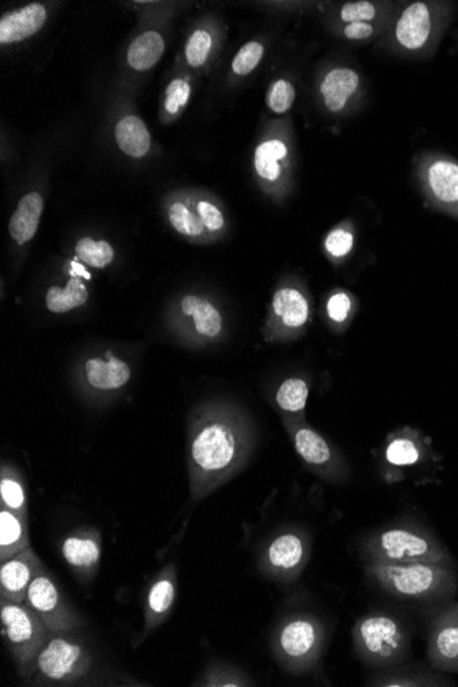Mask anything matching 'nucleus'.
<instances>
[{
    "mask_svg": "<svg viewBox=\"0 0 458 687\" xmlns=\"http://www.w3.org/2000/svg\"><path fill=\"white\" fill-rule=\"evenodd\" d=\"M417 176L431 202L458 216L457 161L441 154H423L417 161Z\"/></svg>",
    "mask_w": 458,
    "mask_h": 687,
    "instance_id": "nucleus-13",
    "label": "nucleus"
},
{
    "mask_svg": "<svg viewBox=\"0 0 458 687\" xmlns=\"http://www.w3.org/2000/svg\"><path fill=\"white\" fill-rule=\"evenodd\" d=\"M309 397V386L301 378H288L276 391L275 401L280 411L288 415H299L304 412Z\"/></svg>",
    "mask_w": 458,
    "mask_h": 687,
    "instance_id": "nucleus-32",
    "label": "nucleus"
},
{
    "mask_svg": "<svg viewBox=\"0 0 458 687\" xmlns=\"http://www.w3.org/2000/svg\"><path fill=\"white\" fill-rule=\"evenodd\" d=\"M437 608L428 630V664L443 674H458V601Z\"/></svg>",
    "mask_w": 458,
    "mask_h": 687,
    "instance_id": "nucleus-14",
    "label": "nucleus"
},
{
    "mask_svg": "<svg viewBox=\"0 0 458 687\" xmlns=\"http://www.w3.org/2000/svg\"><path fill=\"white\" fill-rule=\"evenodd\" d=\"M452 679L443 675V672L435 670L430 664L428 667L401 666L380 670L367 679V686L379 687H439L453 686Z\"/></svg>",
    "mask_w": 458,
    "mask_h": 687,
    "instance_id": "nucleus-19",
    "label": "nucleus"
},
{
    "mask_svg": "<svg viewBox=\"0 0 458 687\" xmlns=\"http://www.w3.org/2000/svg\"><path fill=\"white\" fill-rule=\"evenodd\" d=\"M390 21L354 22V24L327 25L336 39L345 43L368 44L378 43L389 28Z\"/></svg>",
    "mask_w": 458,
    "mask_h": 687,
    "instance_id": "nucleus-30",
    "label": "nucleus"
},
{
    "mask_svg": "<svg viewBox=\"0 0 458 687\" xmlns=\"http://www.w3.org/2000/svg\"><path fill=\"white\" fill-rule=\"evenodd\" d=\"M286 426L293 438L294 448L304 463L320 478L328 482L342 483L349 479L350 469L345 457L319 432L304 423L286 419Z\"/></svg>",
    "mask_w": 458,
    "mask_h": 687,
    "instance_id": "nucleus-11",
    "label": "nucleus"
},
{
    "mask_svg": "<svg viewBox=\"0 0 458 687\" xmlns=\"http://www.w3.org/2000/svg\"><path fill=\"white\" fill-rule=\"evenodd\" d=\"M310 320V299L302 288L284 286L273 294L269 315L268 341L294 338L305 330Z\"/></svg>",
    "mask_w": 458,
    "mask_h": 687,
    "instance_id": "nucleus-15",
    "label": "nucleus"
},
{
    "mask_svg": "<svg viewBox=\"0 0 458 687\" xmlns=\"http://www.w3.org/2000/svg\"><path fill=\"white\" fill-rule=\"evenodd\" d=\"M44 202L39 192H29L18 202L16 212L11 216L9 234L18 245L31 242L38 232Z\"/></svg>",
    "mask_w": 458,
    "mask_h": 687,
    "instance_id": "nucleus-24",
    "label": "nucleus"
},
{
    "mask_svg": "<svg viewBox=\"0 0 458 687\" xmlns=\"http://www.w3.org/2000/svg\"><path fill=\"white\" fill-rule=\"evenodd\" d=\"M46 18V7L40 3L6 14L0 21V43L11 44L31 38L43 28Z\"/></svg>",
    "mask_w": 458,
    "mask_h": 687,
    "instance_id": "nucleus-21",
    "label": "nucleus"
},
{
    "mask_svg": "<svg viewBox=\"0 0 458 687\" xmlns=\"http://www.w3.org/2000/svg\"><path fill=\"white\" fill-rule=\"evenodd\" d=\"M2 633L20 677L29 679L35 671L40 650L50 638V630L28 605L2 600Z\"/></svg>",
    "mask_w": 458,
    "mask_h": 687,
    "instance_id": "nucleus-7",
    "label": "nucleus"
},
{
    "mask_svg": "<svg viewBox=\"0 0 458 687\" xmlns=\"http://www.w3.org/2000/svg\"><path fill=\"white\" fill-rule=\"evenodd\" d=\"M214 47V36L208 29H197L188 39L186 59L192 68H201L209 61Z\"/></svg>",
    "mask_w": 458,
    "mask_h": 687,
    "instance_id": "nucleus-38",
    "label": "nucleus"
},
{
    "mask_svg": "<svg viewBox=\"0 0 458 687\" xmlns=\"http://www.w3.org/2000/svg\"><path fill=\"white\" fill-rule=\"evenodd\" d=\"M176 570L173 565L166 567L150 586L144 615V631L150 633L169 615L176 598Z\"/></svg>",
    "mask_w": 458,
    "mask_h": 687,
    "instance_id": "nucleus-20",
    "label": "nucleus"
},
{
    "mask_svg": "<svg viewBox=\"0 0 458 687\" xmlns=\"http://www.w3.org/2000/svg\"><path fill=\"white\" fill-rule=\"evenodd\" d=\"M397 9L398 6L395 3L375 2V0L336 3L328 14L330 21L327 25L390 21L393 20Z\"/></svg>",
    "mask_w": 458,
    "mask_h": 687,
    "instance_id": "nucleus-22",
    "label": "nucleus"
},
{
    "mask_svg": "<svg viewBox=\"0 0 458 687\" xmlns=\"http://www.w3.org/2000/svg\"><path fill=\"white\" fill-rule=\"evenodd\" d=\"M317 96L325 113L336 118L349 117L363 105L367 83L353 66L338 62L324 70L317 83Z\"/></svg>",
    "mask_w": 458,
    "mask_h": 687,
    "instance_id": "nucleus-9",
    "label": "nucleus"
},
{
    "mask_svg": "<svg viewBox=\"0 0 458 687\" xmlns=\"http://www.w3.org/2000/svg\"><path fill=\"white\" fill-rule=\"evenodd\" d=\"M87 382L91 387L101 391L121 389L131 380L132 372L127 363L120 358L110 356L107 360L90 358L84 365Z\"/></svg>",
    "mask_w": 458,
    "mask_h": 687,
    "instance_id": "nucleus-23",
    "label": "nucleus"
},
{
    "mask_svg": "<svg viewBox=\"0 0 458 687\" xmlns=\"http://www.w3.org/2000/svg\"><path fill=\"white\" fill-rule=\"evenodd\" d=\"M182 312L194 320L195 331L202 338L216 339L223 332V315L208 299L186 295L182 299Z\"/></svg>",
    "mask_w": 458,
    "mask_h": 687,
    "instance_id": "nucleus-25",
    "label": "nucleus"
},
{
    "mask_svg": "<svg viewBox=\"0 0 458 687\" xmlns=\"http://www.w3.org/2000/svg\"><path fill=\"white\" fill-rule=\"evenodd\" d=\"M44 567L31 546L16 556L2 561L0 567V596L2 600L24 604L29 586Z\"/></svg>",
    "mask_w": 458,
    "mask_h": 687,
    "instance_id": "nucleus-16",
    "label": "nucleus"
},
{
    "mask_svg": "<svg viewBox=\"0 0 458 687\" xmlns=\"http://www.w3.org/2000/svg\"><path fill=\"white\" fill-rule=\"evenodd\" d=\"M364 575L389 596L435 607L453 601L458 592L457 564L364 563Z\"/></svg>",
    "mask_w": 458,
    "mask_h": 687,
    "instance_id": "nucleus-2",
    "label": "nucleus"
},
{
    "mask_svg": "<svg viewBox=\"0 0 458 687\" xmlns=\"http://www.w3.org/2000/svg\"><path fill=\"white\" fill-rule=\"evenodd\" d=\"M253 446V426L238 406L214 401L195 409L190 423L192 498L202 500L234 478Z\"/></svg>",
    "mask_w": 458,
    "mask_h": 687,
    "instance_id": "nucleus-1",
    "label": "nucleus"
},
{
    "mask_svg": "<svg viewBox=\"0 0 458 687\" xmlns=\"http://www.w3.org/2000/svg\"><path fill=\"white\" fill-rule=\"evenodd\" d=\"M0 497H2V508L10 509L28 519L24 486L18 476L7 468H3L2 480H0Z\"/></svg>",
    "mask_w": 458,
    "mask_h": 687,
    "instance_id": "nucleus-33",
    "label": "nucleus"
},
{
    "mask_svg": "<svg viewBox=\"0 0 458 687\" xmlns=\"http://www.w3.org/2000/svg\"><path fill=\"white\" fill-rule=\"evenodd\" d=\"M354 652L365 666L387 670L411 657L412 637L400 618L387 612H369L354 624Z\"/></svg>",
    "mask_w": 458,
    "mask_h": 687,
    "instance_id": "nucleus-4",
    "label": "nucleus"
},
{
    "mask_svg": "<svg viewBox=\"0 0 458 687\" xmlns=\"http://www.w3.org/2000/svg\"><path fill=\"white\" fill-rule=\"evenodd\" d=\"M169 221L179 234L190 236V238H199L208 234L197 212L188 208L186 203H173L169 208Z\"/></svg>",
    "mask_w": 458,
    "mask_h": 687,
    "instance_id": "nucleus-36",
    "label": "nucleus"
},
{
    "mask_svg": "<svg viewBox=\"0 0 458 687\" xmlns=\"http://www.w3.org/2000/svg\"><path fill=\"white\" fill-rule=\"evenodd\" d=\"M356 231L352 221H342L325 236L324 250L334 264H342L352 254Z\"/></svg>",
    "mask_w": 458,
    "mask_h": 687,
    "instance_id": "nucleus-31",
    "label": "nucleus"
},
{
    "mask_svg": "<svg viewBox=\"0 0 458 687\" xmlns=\"http://www.w3.org/2000/svg\"><path fill=\"white\" fill-rule=\"evenodd\" d=\"M190 95L191 87L187 80H173L166 90L165 109L168 110V113L176 114L183 106L187 105Z\"/></svg>",
    "mask_w": 458,
    "mask_h": 687,
    "instance_id": "nucleus-43",
    "label": "nucleus"
},
{
    "mask_svg": "<svg viewBox=\"0 0 458 687\" xmlns=\"http://www.w3.org/2000/svg\"><path fill=\"white\" fill-rule=\"evenodd\" d=\"M264 54L265 47L261 42L253 40V42L246 43L245 46L239 48L238 53L232 59V72L239 77L249 76L261 64Z\"/></svg>",
    "mask_w": 458,
    "mask_h": 687,
    "instance_id": "nucleus-40",
    "label": "nucleus"
},
{
    "mask_svg": "<svg viewBox=\"0 0 458 687\" xmlns=\"http://www.w3.org/2000/svg\"><path fill=\"white\" fill-rule=\"evenodd\" d=\"M31 546L28 519L2 508L0 511V560L5 561Z\"/></svg>",
    "mask_w": 458,
    "mask_h": 687,
    "instance_id": "nucleus-26",
    "label": "nucleus"
},
{
    "mask_svg": "<svg viewBox=\"0 0 458 687\" xmlns=\"http://www.w3.org/2000/svg\"><path fill=\"white\" fill-rule=\"evenodd\" d=\"M327 645V627L312 613H295L279 623L272 638L273 655L287 671H312Z\"/></svg>",
    "mask_w": 458,
    "mask_h": 687,
    "instance_id": "nucleus-6",
    "label": "nucleus"
},
{
    "mask_svg": "<svg viewBox=\"0 0 458 687\" xmlns=\"http://www.w3.org/2000/svg\"><path fill=\"white\" fill-rule=\"evenodd\" d=\"M295 96H297V92H295V87L291 81L286 79L276 80L269 87L267 94L269 110L275 114L287 113L294 105Z\"/></svg>",
    "mask_w": 458,
    "mask_h": 687,
    "instance_id": "nucleus-41",
    "label": "nucleus"
},
{
    "mask_svg": "<svg viewBox=\"0 0 458 687\" xmlns=\"http://www.w3.org/2000/svg\"><path fill=\"white\" fill-rule=\"evenodd\" d=\"M24 604L43 620L51 634L75 633L84 626L83 618L69 604L44 567L29 586Z\"/></svg>",
    "mask_w": 458,
    "mask_h": 687,
    "instance_id": "nucleus-10",
    "label": "nucleus"
},
{
    "mask_svg": "<svg viewBox=\"0 0 458 687\" xmlns=\"http://www.w3.org/2000/svg\"><path fill=\"white\" fill-rule=\"evenodd\" d=\"M449 16L446 3L413 2L394 14L376 48L400 55L426 53L441 38Z\"/></svg>",
    "mask_w": 458,
    "mask_h": 687,
    "instance_id": "nucleus-5",
    "label": "nucleus"
},
{
    "mask_svg": "<svg viewBox=\"0 0 458 687\" xmlns=\"http://www.w3.org/2000/svg\"><path fill=\"white\" fill-rule=\"evenodd\" d=\"M356 308V298L347 291L338 288L334 293L328 297L327 305H325V312H327L328 320L332 324L346 325L350 320Z\"/></svg>",
    "mask_w": 458,
    "mask_h": 687,
    "instance_id": "nucleus-39",
    "label": "nucleus"
},
{
    "mask_svg": "<svg viewBox=\"0 0 458 687\" xmlns=\"http://www.w3.org/2000/svg\"><path fill=\"white\" fill-rule=\"evenodd\" d=\"M384 456L393 467H409L420 460L421 452L415 439L408 435H395L387 445Z\"/></svg>",
    "mask_w": 458,
    "mask_h": 687,
    "instance_id": "nucleus-35",
    "label": "nucleus"
},
{
    "mask_svg": "<svg viewBox=\"0 0 458 687\" xmlns=\"http://www.w3.org/2000/svg\"><path fill=\"white\" fill-rule=\"evenodd\" d=\"M87 301L88 290L80 277H72L64 288L51 287L46 295L47 309L55 315H62V313L80 308L86 305Z\"/></svg>",
    "mask_w": 458,
    "mask_h": 687,
    "instance_id": "nucleus-29",
    "label": "nucleus"
},
{
    "mask_svg": "<svg viewBox=\"0 0 458 687\" xmlns=\"http://www.w3.org/2000/svg\"><path fill=\"white\" fill-rule=\"evenodd\" d=\"M195 209H197L199 219L205 225L208 234L217 235L224 231L227 221H225L223 210L219 208L216 202L202 199V201L197 202Z\"/></svg>",
    "mask_w": 458,
    "mask_h": 687,
    "instance_id": "nucleus-42",
    "label": "nucleus"
},
{
    "mask_svg": "<svg viewBox=\"0 0 458 687\" xmlns=\"http://www.w3.org/2000/svg\"><path fill=\"white\" fill-rule=\"evenodd\" d=\"M92 655L75 633L51 634L35 661L32 679L38 683H75L86 678ZM29 678V679H31Z\"/></svg>",
    "mask_w": 458,
    "mask_h": 687,
    "instance_id": "nucleus-8",
    "label": "nucleus"
},
{
    "mask_svg": "<svg viewBox=\"0 0 458 687\" xmlns=\"http://www.w3.org/2000/svg\"><path fill=\"white\" fill-rule=\"evenodd\" d=\"M310 541L305 531L291 528L276 534L262 550L260 568L280 582H293L305 570Z\"/></svg>",
    "mask_w": 458,
    "mask_h": 687,
    "instance_id": "nucleus-12",
    "label": "nucleus"
},
{
    "mask_svg": "<svg viewBox=\"0 0 458 687\" xmlns=\"http://www.w3.org/2000/svg\"><path fill=\"white\" fill-rule=\"evenodd\" d=\"M290 168V146L283 135L262 139L254 151V169L258 179L272 188L282 187Z\"/></svg>",
    "mask_w": 458,
    "mask_h": 687,
    "instance_id": "nucleus-18",
    "label": "nucleus"
},
{
    "mask_svg": "<svg viewBox=\"0 0 458 687\" xmlns=\"http://www.w3.org/2000/svg\"><path fill=\"white\" fill-rule=\"evenodd\" d=\"M118 147L132 158H142L149 153L151 138L149 129L136 116H127L116 127Z\"/></svg>",
    "mask_w": 458,
    "mask_h": 687,
    "instance_id": "nucleus-27",
    "label": "nucleus"
},
{
    "mask_svg": "<svg viewBox=\"0 0 458 687\" xmlns=\"http://www.w3.org/2000/svg\"><path fill=\"white\" fill-rule=\"evenodd\" d=\"M253 679L247 677L245 672L231 666H212L203 675L201 686L217 687H242L253 686Z\"/></svg>",
    "mask_w": 458,
    "mask_h": 687,
    "instance_id": "nucleus-37",
    "label": "nucleus"
},
{
    "mask_svg": "<svg viewBox=\"0 0 458 687\" xmlns=\"http://www.w3.org/2000/svg\"><path fill=\"white\" fill-rule=\"evenodd\" d=\"M75 253L81 262L92 268H105L114 260L113 246L106 240L80 239Z\"/></svg>",
    "mask_w": 458,
    "mask_h": 687,
    "instance_id": "nucleus-34",
    "label": "nucleus"
},
{
    "mask_svg": "<svg viewBox=\"0 0 458 687\" xmlns=\"http://www.w3.org/2000/svg\"><path fill=\"white\" fill-rule=\"evenodd\" d=\"M364 563L456 564L452 553L430 528L412 520L387 524L367 535L360 545Z\"/></svg>",
    "mask_w": 458,
    "mask_h": 687,
    "instance_id": "nucleus-3",
    "label": "nucleus"
},
{
    "mask_svg": "<svg viewBox=\"0 0 458 687\" xmlns=\"http://www.w3.org/2000/svg\"><path fill=\"white\" fill-rule=\"evenodd\" d=\"M165 51L164 39L158 32H144L131 43L128 50V64L132 69L144 72L160 61Z\"/></svg>",
    "mask_w": 458,
    "mask_h": 687,
    "instance_id": "nucleus-28",
    "label": "nucleus"
},
{
    "mask_svg": "<svg viewBox=\"0 0 458 687\" xmlns=\"http://www.w3.org/2000/svg\"><path fill=\"white\" fill-rule=\"evenodd\" d=\"M62 556L80 581L94 578L101 561L102 539L95 528H80L62 541Z\"/></svg>",
    "mask_w": 458,
    "mask_h": 687,
    "instance_id": "nucleus-17",
    "label": "nucleus"
}]
</instances>
